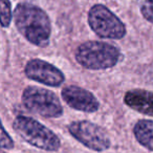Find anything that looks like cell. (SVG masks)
Listing matches in <instances>:
<instances>
[{
  "label": "cell",
  "instance_id": "cell-1",
  "mask_svg": "<svg viewBox=\"0 0 153 153\" xmlns=\"http://www.w3.org/2000/svg\"><path fill=\"white\" fill-rule=\"evenodd\" d=\"M14 19L18 32L30 43L38 47L49 44L51 23L44 10L32 3L21 2L14 10Z\"/></svg>",
  "mask_w": 153,
  "mask_h": 153
},
{
  "label": "cell",
  "instance_id": "cell-2",
  "mask_svg": "<svg viewBox=\"0 0 153 153\" xmlns=\"http://www.w3.org/2000/svg\"><path fill=\"white\" fill-rule=\"evenodd\" d=\"M121 51L114 45L101 41H87L76 47L74 58L86 69H108L119 63Z\"/></svg>",
  "mask_w": 153,
  "mask_h": 153
},
{
  "label": "cell",
  "instance_id": "cell-3",
  "mask_svg": "<svg viewBox=\"0 0 153 153\" xmlns=\"http://www.w3.org/2000/svg\"><path fill=\"white\" fill-rule=\"evenodd\" d=\"M13 129L27 144L41 150L56 152L61 147L59 136L33 117L18 115L13 122Z\"/></svg>",
  "mask_w": 153,
  "mask_h": 153
},
{
  "label": "cell",
  "instance_id": "cell-4",
  "mask_svg": "<svg viewBox=\"0 0 153 153\" xmlns=\"http://www.w3.org/2000/svg\"><path fill=\"white\" fill-rule=\"evenodd\" d=\"M23 106L32 112L48 119H57L63 114V106L53 91L37 86H28L22 92Z\"/></svg>",
  "mask_w": 153,
  "mask_h": 153
},
{
  "label": "cell",
  "instance_id": "cell-5",
  "mask_svg": "<svg viewBox=\"0 0 153 153\" xmlns=\"http://www.w3.org/2000/svg\"><path fill=\"white\" fill-rule=\"evenodd\" d=\"M88 23L92 32L101 38L119 40L126 35L123 21L103 4H94L89 10Z\"/></svg>",
  "mask_w": 153,
  "mask_h": 153
},
{
  "label": "cell",
  "instance_id": "cell-6",
  "mask_svg": "<svg viewBox=\"0 0 153 153\" xmlns=\"http://www.w3.org/2000/svg\"><path fill=\"white\" fill-rule=\"evenodd\" d=\"M68 131L78 142L90 150L102 152L108 150L111 140L107 132L89 121H76L68 125Z\"/></svg>",
  "mask_w": 153,
  "mask_h": 153
},
{
  "label": "cell",
  "instance_id": "cell-7",
  "mask_svg": "<svg viewBox=\"0 0 153 153\" xmlns=\"http://www.w3.org/2000/svg\"><path fill=\"white\" fill-rule=\"evenodd\" d=\"M24 74L28 79L51 87H58L65 81V76L59 68L41 59L30 60L24 67Z\"/></svg>",
  "mask_w": 153,
  "mask_h": 153
},
{
  "label": "cell",
  "instance_id": "cell-8",
  "mask_svg": "<svg viewBox=\"0 0 153 153\" xmlns=\"http://www.w3.org/2000/svg\"><path fill=\"white\" fill-rule=\"evenodd\" d=\"M64 102L72 109L82 112H96L100 103L92 92L76 85H67L61 91Z\"/></svg>",
  "mask_w": 153,
  "mask_h": 153
},
{
  "label": "cell",
  "instance_id": "cell-9",
  "mask_svg": "<svg viewBox=\"0 0 153 153\" xmlns=\"http://www.w3.org/2000/svg\"><path fill=\"white\" fill-rule=\"evenodd\" d=\"M124 103L137 112L153 117V91L146 89L128 90L124 96Z\"/></svg>",
  "mask_w": 153,
  "mask_h": 153
},
{
  "label": "cell",
  "instance_id": "cell-10",
  "mask_svg": "<svg viewBox=\"0 0 153 153\" xmlns=\"http://www.w3.org/2000/svg\"><path fill=\"white\" fill-rule=\"evenodd\" d=\"M133 134L135 140L153 152V121L151 120H140L133 127Z\"/></svg>",
  "mask_w": 153,
  "mask_h": 153
},
{
  "label": "cell",
  "instance_id": "cell-11",
  "mask_svg": "<svg viewBox=\"0 0 153 153\" xmlns=\"http://www.w3.org/2000/svg\"><path fill=\"white\" fill-rule=\"evenodd\" d=\"M0 4H1V25L3 28H7L11 24L14 13H12L10 0H1Z\"/></svg>",
  "mask_w": 153,
  "mask_h": 153
},
{
  "label": "cell",
  "instance_id": "cell-12",
  "mask_svg": "<svg viewBox=\"0 0 153 153\" xmlns=\"http://www.w3.org/2000/svg\"><path fill=\"white\" fill-rule=\"evenodd\" d=\"M137 3L143 17L153 23V0H137Z\"/></svg>",
  "mask_w": 153,
  "mask_h": 153
},
{
  "label": "cell",
  "instance_id": "cell-13",
  "mask_svg": "<svg viewBox=\"0 0 153 153\" xmlns=\"http://www.w3.org/2000/svg\"><path fill=\"white\" fill-rule=\"evenodd\" d=\"M1 148L3 150H11L14 148V140L7 132L4 126L1 127Z\"/></svg>",
  "mask_w": 153,
  "mask_h": 153
}]
</instances>
